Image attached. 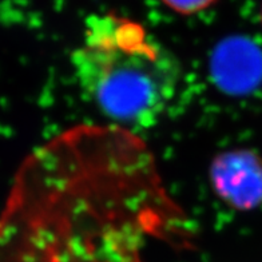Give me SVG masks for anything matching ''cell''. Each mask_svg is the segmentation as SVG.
I'll list each match as a JSON object with an SVG mask.
<instances>
[{
  "label": "cell",
  "instance_id": "obj_2",
  "mask_svg": "<svg viewBox=\"0 0 262 262\" xmlns=\"http://www.w3.org/2000/svg\"><path fill=\"white\" fill-rule=\"evenodd\" d=\"M71 66L83 95L111 124L134 133L158 123L182 80L176 54L114 12L87 17Z\"/></svg>",
  "mask_w": 262,
  "mask_h": 262
},
{
  "label": "cell",
  "instance_id": "obj_3",
  "mask_svg": "<svg viewBox=\"0 0 262 262\" xmlns=\"http://www.w3.org/2000/svg\"><path fill=\"white\" fill-rule=\"evenodd\" d=\"M217 191L229 204L250 210L262 204V159L246 150L226 152L213 167Z\"/></svg>",
  "mask_w": 262,
  "mask_h": 262
},
{
  "label": "cell",
  "instance_id": "obj_4",
  "mask_svg": "<svg viewBox=\"0 0 262 262\" xmlns=\"http://www.w3.org/2000/svg\"><path fill=\"white\" fill-rule=\"evenodd\" d=\"M161 2L177 14L194 15L210 8L217 0H161Z\"/></svg>",
  "mask_w": 262,
  "mask_h": 262
},
{
  "label": "cell",
  "instance_id": "obj_1",
  "mask_svg": "<svg viewBox=\"0 0 262 262\" xmlns=\"http://www.w3.org/2000/svg\"><path fill=\"white\" fill-rule=\"evenodd\" d=\"M186 213L138 133L82 123L35 147L0 209V262H147L183 249Z\"/></svg>",
  "mask_w": 262,
  "mask_h": 262
}]
</instances>
